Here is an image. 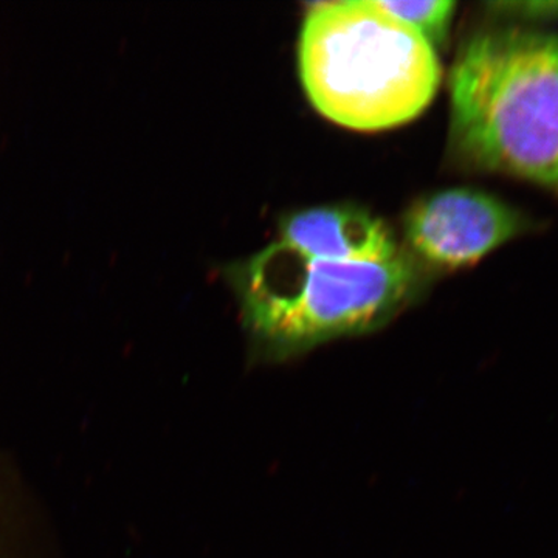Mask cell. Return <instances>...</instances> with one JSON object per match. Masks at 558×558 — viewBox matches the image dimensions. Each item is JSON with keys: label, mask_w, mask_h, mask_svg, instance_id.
Masks as SVG:
<instances>
[{"label": "cell", "mask_w": 558, "mask_h": 558, "mask_svg": "<svg viewBox=\"0 0 558 558\" xmlns=\"http://www.w3.org/2000/svg\"><path fill=\"white\" fill-rule=\"evenodd\" d=\"M451 142L481 170L558 186V35L488 31L450 70Z\"/></svg>", "instance_id": "1"}, {"label": "cell", "mask_w": 558, "mask_h": 558, "mask_svg": "<svg viewBox=\"0 0 558 558\" xmlns=\"http://www.w3.org/2000/svg\"><path fill=\"white\" fill-rule=\"evenodd\" d=\"M299 58L312 106L349 130L409 123L427 109L440 83L435 47L374 0L311 5Z\"/></svg>", "instance_id": "2"}, {"label": "cell", "mask_w": 558, "mask_h": 558, "mask_svg": "<svg viewBox=\"0 0 558 558\" xmlns=\"http://www.w3.org/2000/svg\"><path fill=\"white\" fill-rule=\"evenodd\" d=\"M231 275L253 354L263 362L381 328L410 303L417 281L403 253L387 263H330L279 241Z\"/></svg>", "instance_id": "3"}, {"label": "cell", "mask_w": 558, "mask_h": 558, "mask_svg": "<svg viewBox=\"0 0 558 558\" xmlns=\"http://www.w3.org/2000/svg\"><path fill=\"white\" fill-rule=\"evenodd\" d=\"M526 220L505 202L473 189L438 191L416 202L405 218L411 250L439 269L478 263L519 236Z\"/></svg>", "instance_id": "4"}, {"label": "cell", "mask_w": 558, "mask_h": 558, "mask_svg": "<svg viewBox=\"0 0 558 558\" xmlns=\"http://www.w3.org/2000/svg\"><path fill=\"white\" fill-rule=\"evenodd\" d=\"M279 242L301 255L330 263H387L402 255L380 219L349 207L293 213L282 220Z\"/></svg>", "instance_id": "5"}, {"label": "cell", "mask_w": 558, "mask_h": 558, "mask_svg": "<svg viewBox=\"0 0 558 558\" xmlns=\"http://www.w3.org/2000/svg\"><path fill=\"white\" fill-rule=\"evenodd\" d=\"M374 3L389 16L421 33L433 47L446 39L454 9H457V3L450 0H429V2L374 0Z\"/></svg>", "instance_id": "6"}, {"label": "cell", "mask_w": 558, "mask_h": 558, "mask_svg": "<svg viewBox=\"0 0 558 558\" xmlns=\"http://www.w3.org/2000/svg\"><path fill=\"white\" fill-rule=\"evenodd\" d=\"M498 9H505L510 14H519L529 20H553L558 17V2H521L501 3Z\"/></svg>", "instance_id": "7"}]
</instances>
